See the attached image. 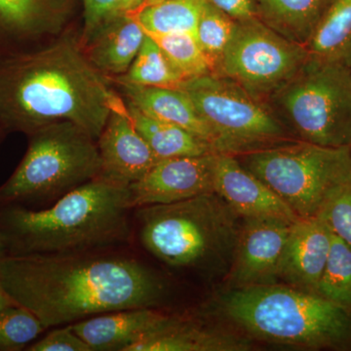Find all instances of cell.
Returning <instances> with one entry per match:
<instances>
[{"instance_id":"f1b7e54d","label":"cell","mask_w":351,"mask_h":351,"mask_svg":"<svg viewBox=\"0 0 351 351\" xmlns=\"http://www.w3.org/2000/svg\"><path fill=\"white\" fill-rule=\"evenodd\" d=\"M45 330L38 316L24 306L0 309V350H25Z\"/></svg>"},{"instance_id":"1f68e13d","label":"cell","mask_w":351,"mask_h":351,"mask_svg":"<svg viewBox=\"0 0 351 351\" xmlns=\"http://www.w3.org/2000/svg\"><path fill=\"white\" fill-rule=\"evenodd\" d=\"M121 0H83L84 25L80 34V43L85 40L103 23L119 13Z\"/></svg>"},{"instance_id":"8d00e7d4","label":"cell","mask_w":351,"mask_h":351,"mask_svg":"<svg viewBox=\"0 0 351 351\" xmlns=\"http://www.w3.org/2000/svg\"><path fill=\"white\" fill-rule=\"evenodd\" d=\"M0 255H5V245H4L1 233H0Z\"/></svg>"},{"instance_id":"74e56055","label":"cell","mask_w":351,"mask_h":351,"mask_svg":"<svg viewBox=\"0 0 351 351\" xmlns=\"http://www.w3.org/2000/svg\"><path fill=\"white\" fill-rule=\"evenodd\" d=\"M7 134L3 131V129L0 127V145H1L2 143H3V141L5 140Z\"/></svg>"},{"instance_id":"30bf717a","label":"cell","mask_w":351,"mask_h":351,"mask_svg":"<svg viewBox=\"0 0 351 351\" xmlns=\"http://www.w3.org/2000/svg\"><path fill=\"white\" fill-rule=\"evenodd\" d=\"M308 57L304 44L291 40L258 18L237 21L232 41L215 73L258 97L274 93Z\"/></svg>"},{"instance_id":"ac0fdd59","label":"cell","mask_w":351,"mask_h":351,"mask_svg":"<svg viewBox=\"0 0 351 351\" xmlns=\"http://www.w3.org/2000/svg\"><path fill=\"white\" fill-rule=\"evenodd\" d=\"M145 36L144 27L136 15L117 13L80 44L90 64L110 80L128 71Z\"/></svg>"},{"instance_id":"e0dca14e","label":"cell","mask_w":351,"mask_h":351,"mask_svg":"<svg viewBox=\"0 0 351 351\" xmlns=\"http://www.w3.org/2000/svg\"><path fill=\"white\" fill-rule=\"evenodd\" d=\"M252 348L248 337L221 331L186 316L170 315L126 351H245Z\"/></svg>"},{"instance_id":"44dd1931","label":"cell","mask_w":351,"mask_h":351,"mask_svg":"<svg viewBox=\"0 0 351 351\" xmlns=\"http://www.w3.org/2000/svg\"><path fill=\"white\" fill-rule=\"evenodd\" d=\"M123 103L134 126L145 138L158 160L216 152L209 143L186 129L169 122L152 119L125 101H123Z\"/></svg>"},{"instance_id":"603a6c76","label":"cell","mask_w":351,"mask_h":351,"mask_svg":"<svg viewBox=\"0 0 351 351\" xmlns=\"http://www.w3.org/2000/svg\"><path fill=\"white\" fill-rule=\"evenodd\" d=\"M207 0H154L135 14L147 34L195 36Z\"/></svg>"},{"instance_id":"5bb4252c","label":"cell","mask_w":351,"mask_h":351,"mask_svg":"<svg viewBox=\"0 0 351 351\" xmlns=\"http://www.w3.org/2000/svg\"><path fill=\"white\" fill-rule=\"evenodd\" d=\"M61 0H0V56L43 47L66 29Z\"/></svg>"},{"instance_id":"d4e9b609","label":"cell","mask_w":351,"mask_h":351,"mask_svg":"<svg viewBox=\"0 0 351 351\" xmlns=\"http://www.w3.org/2000/svg\"><path fill=\"white\" fill-rule=\"evenodd\" d=\"M110 80L138 86L179 88L184 80L173 68L156 39L145 32L142 47L130 68Z\"/></svg>"},{"instance_id":"7a4b0ae2","label":"cell","mask_w":351,"mask_h":351,"mask_svg":"<svg viewBox=\"0 0 351 351\" xmlns=\"http://www.w3.org/2000/svg\"><path fill=\"white\" fill-rule=\"evenodd\" d=\"M120 100L73 32L38 49L0 56V127L7 135L69 121L98 140Z\"/></svg>"},{"instance_id":"2e32d148","label":"cell","mask_w":351,"mask_h":351,"mask_svg":"<svg viewBox=\"0 0 351 351\" xmlns=\"http://www.w3.org/2000/svg\"><path fill=\"white\" fill-rule=\"evenodd\" d=\"M331 242V230L318 217L295 221L279 261L278 280L316 294Z\"/></svg>"},{"instance_id":"d6a6232c","label":"cell","mask_w":351,"mask_h":351,"mask_svg":"<svg viewBox=\"0 0 351 351\" xmlns=\"http://www.w3.org/2000/svg\"><path fill=\"white\" fill-rule=\"evenodd\" d=\"M235 21H246L257 18V0H207Z\"/></svg>"},{"instance_id":"e575fe53","label":"cell","mask_w":351,"mask_h":351,"mask_svg":"<svg viewBox=\"0 0 351 351\" xmlns=\"http://www.w3.org/2000/svg\"><path fill=\"white\" fill-rule=\"evenodd\" d=\"M16 304H17L11 299L10 295L7 294L5 289L2 285L1 278H0V309L7 306H16Z\"/></svg>"},{"instance_id":"9a60e30c","label":"cell","mask_w":351,"mask_h":351,"mask_svg":"<svg viewBox=\"0 0 351 351\" xmlns=\"http://www.w3.org/2000/svg\"><path fill=\"white\" fill-rule=\"evenodd\" d=\"M214 193L242 219H300L280 196L232 154H217Z\"/></svg>"},{"instance_id":"d6986e66","label":"cell","mask_w":351,"mask_h":351,"mask_svg":"<svg viewBox=\"0 0 351 351\" xmlns=\"http://www.w3.org/2000/svg\"><path fill=\"white\" fill-rule=\"evenodd\" d=\"M170 315L152 307L122 309L98 314L69 326L91 351H126Z\"/></svg>"},{"instance_id":"836d02e7","label":"cell","mask_w":351,"mask_h":351,"mask_svg":"<svg viewBox=\"0 0 351 351\" xmlns=\"http://www.w3.org/2000/svg\"><path fill=\"white\" fill-rule=\"evenodd\" d=\"M152 1L154 0H121L119 13H129L135 15L140 9Z\"/></svg>"},{"instance_id":"4316f807","label":"cell","mask_w":351,"mask_h":351,"mask_svg":"<svg viewBox=\"0 0 351 351\" xmlns=\"http://www.w3.org/2000/svg\"><path fill=\"white\" fill-rule=\"evenodd\" d=\"M152 36L156 39L173 68L182 76L184 82L214 73L211 62L201 49L195 36L173 34Z\"/></svg>"},{"instance_id":"4dcf8cb0","label":"cell","mask_w":351,"mask_h":351,"mask_svg":"<svg viewBox=\"0 0 351 351\" xmlns=\"http://www.w3.org/2000/svg\"><path fill=\"white\" fill-rule=\"evenodd\" d=\"M29 351H91L69 325L48 332L44 338L27 346Z\"/></svg>"},{"instance_id":"ba28073f","label":"cell","mask_w":351,"mask_h":351,"mask_svg":"<svg viewBox=\"0 0 351 351\" xmlns=\"http://www.w3.org/2000/svg\"><path fill=\"white\" fill-rule=\"evenodd\" d=\"M299 140L351 145V73L341 60L311 56L274 93Z\"/></svg>"},{"instance_id":"484cf974","label":"cell","mask_w":351,"mask_h":351,"mask_svg":"<svg viewBox=\"0 0 351 351\" xmlns=\"http://www.w3.org/2000/svg\"><path fill=\"white\" fill-rule=\"evenodd\" d=\"M316 294L351 308V247L334 233Z\"/></svg>"},{"instance_id":"cb8c5ba5","label":"cell","mask_w":351,"mask_h":351,"mask_svg":"<svg viewBox=\"0 0 351 351\" xmlns=\"http://www.w3.org/2000/svg\"><path fill=\"white\" fill-rule=\"evenodd\" d=\"M350 44L351 0H329L306 49L311 56L341 60Z\"/></svg>"},{"instance_id":"52a82bcc","label":"cell","mask_w":351,"mask_h":351,"mask_svg":"<svg viewBox=\"0 0 351 351\" xmlns=\"http://www.w3.org/2000/svg\"><path fill=\"white\" fill-rule=\"evenodd\" d=\"M237 157L301 219L318 217L351 182L350 147L299 140Z\"/></svg>"},{"instance_id":"4fadbf2b","label":"cell","mask_w":351,"mask_h":351,"mask_svg":"<svg viewBox=\"0 0 351 351\" xmlns=\"http://www.w3.org/2000/svg\"><path fill=\"white\" fill-rule=\"evenodd\" d=\"M97 145L101 159L99 177L127 188L158 161L134 126L122 99L110 112Z\"/></svg>"},{"instance_id":"6da1fadb","label":"cell","mask_w":351,"mask_h":351,"mask_svg":"<svg viewBox=\"0 0 351 351\" xmlns=\"http://www.w3.org/2000/svg\"><path fill=\"white\" fill-rule=\"evenodd\" d=\"M108 250L0 256L2 285L46 329L122 309L158 308L168 284L137 258Z\"/></svg>"},{"instance_id":"8fae6325","label":"cell","mask_w":351,"mask_h":351,"mask_svg":"<svg viewBox=\"0 0 351 351\" xmlns=\"http://www.w3.org/2000/svg\"><path fill=\"white\" fill-rule=\"evenodd\" d=\"M217 154L160 159L129 189L132 209L171 204L214 193Z\"/></svg>"},{"instance_id":"5b68a950","label":"cell","mask_w":351,"mask_h":351,"mask_svg":"<svg viewBox=\"0 0 351 351\" xmlns=\"http://www.w3.org/2000/svg\"><path fill=\"white\" fill-rule=\"evenodd\" d=\"M217 307L252 338L279 345L351 350V308L281 284L228 289Z\"/></svg>"},{"instance_id":"ffe728a7","label":"cell","mask_w":351,"mask_h":351,"mask_svg":"<svg viewBox=\"0 0 351 351\" xmlns=\"http://www.w3.org/2000/svg\"><path fill=\"white\" fill-rule=\"evenodd\" d=\"M110 82L115 85L128 105L152 119L186 129L209 143L215 151L213 132L200 117L189 95L181 88L138 86Z\"/></svg>"},{"instance_id":"f35d334b","label":"cell","mask_w":351,"mask_h":351,"mask_svg":"<svg viewBox=\"0 0 351 351\" xmlns=\"http://www.w3.org/2000/svg\"><path fill=\"white\" fill-rule=\"evenodd\" d=\"M350 151H351V145H350Z\"/></svg>"},{"instance_id":"7c38bea8","label":"cell","mask_w":351,"mask_h":351,"mask_svg":"<svg viewBox=\"0 0 351 351\" xmlns=\"http://www.w3.org/2000/svg\"><path fill=\"white\" fill-rule=\"evenodd\" d=\"M294 223L276 218L243 219L232 265L225 278L228 289L277 283L279 261Z\"/></svg>"},{"instance_id":"83f0119b","label":"cell","mask_w":351,"mask_h":351,"mask_svg":"<svg viewBox=\"0 0 351 351\" xmlns=\"http://www.w3.org/2000/svg\"><path fill=\"white\" fill-rule=\"evenodd\" d=\"M237 27V21L207 2L198 23L196 39L211 62L214 73L232 41Z\"/></svg>"},{"instance_id":"f546056e","label":"cell","mask_w":351,"mask_h":351,"mask_svg":"<svg viewBox=\"0 0 351 351\" xmlns=\"http://www.w3.org/2000/svg\"><path fill=\"white\" fill-rule=\"evenodd\" d=\"M318 218L326 223L332 233L351 247V182L327 203Z\"/></svg>"},{"instance_id":"d590c367","label":"cell","mask_w":351,"mask_h":351,"mask_svg":"<svg viewBox=\"0 0 351 351\" xmlns=\"http://www.w3.org/2000/svg\"><path fill=\"white\" fill-rule=\"evenodd\" d=\"M341 61L343 62V64L348 66V69H350L351 73V44L350 46H348V48L346 49L343 58H341Z\"/></svg>"},{"instance_id":"8992f818","label":"cell","mask_w":351,"mask_h":351,"mask_svg":"<svg viewBox=\"0 0 351 351\" xmlns=\"http://www.w3.org/2000/svg\"><path fill=\"white\" fill-rule=\"evenodd\" d=\"M27 137L24 157L0 186V207H49L69 191L99 177L97 140L82 127L58 122Z\"/></svg>"},{"instance_id":"277c9868","label":"cell","mask_w":351,"mask_h":351,"mask_svg":"<svg viewBox=\"0 0 351 351\" xmlns=\"http://www.w3.org/2000/svg\"><path fill=\"white\" fill-rule=\"evenodd\" d=\"M133 211V237L152 257L170 269L226 278L243 219L216 193Z\"/></svg>"},{"instance_id":"9c48e42d","label":"cell","mask_w":351,"mask_h":351,"mask_svg":"<svg viewBox=\"0 0 351 351\" xmlns=\"http://www.w3.org/2000/svg\"><path fill=\"white\" fill-rule=\"evenodd\" d=\"M215 136L217 154L239 156L294 142L258 97L226 76L210 73L180 85Z\"/></svg>"},{"instance_id":"3957f363","label":"cell","mask_w":351,"mask_h":351,"mask_svg":"<svg viewBox=\"0 0 351 351\" xmlns=\"http://www.w3.org/2000/svg\"><path fill=\"white\" fill-rule=\"evenodd\" d=\"M129 189L100 177L43 209L0 207L5 255L108 250L133 239Z\"/></svg>"},{"instance_id":"7402d4cb","label":"cell","mask_w":351,"mask_h":351,"mask_svg":"<svg viewBox=\"0 0 351 351\" xmlns=\"http://www.w3.org/2000/svg\"><path fill=\"white\" fill-rule=\"evenodd\" d=\"M329 0H257L258 15L279 34L306 46Z\"/></svg>"}]
</instances>
